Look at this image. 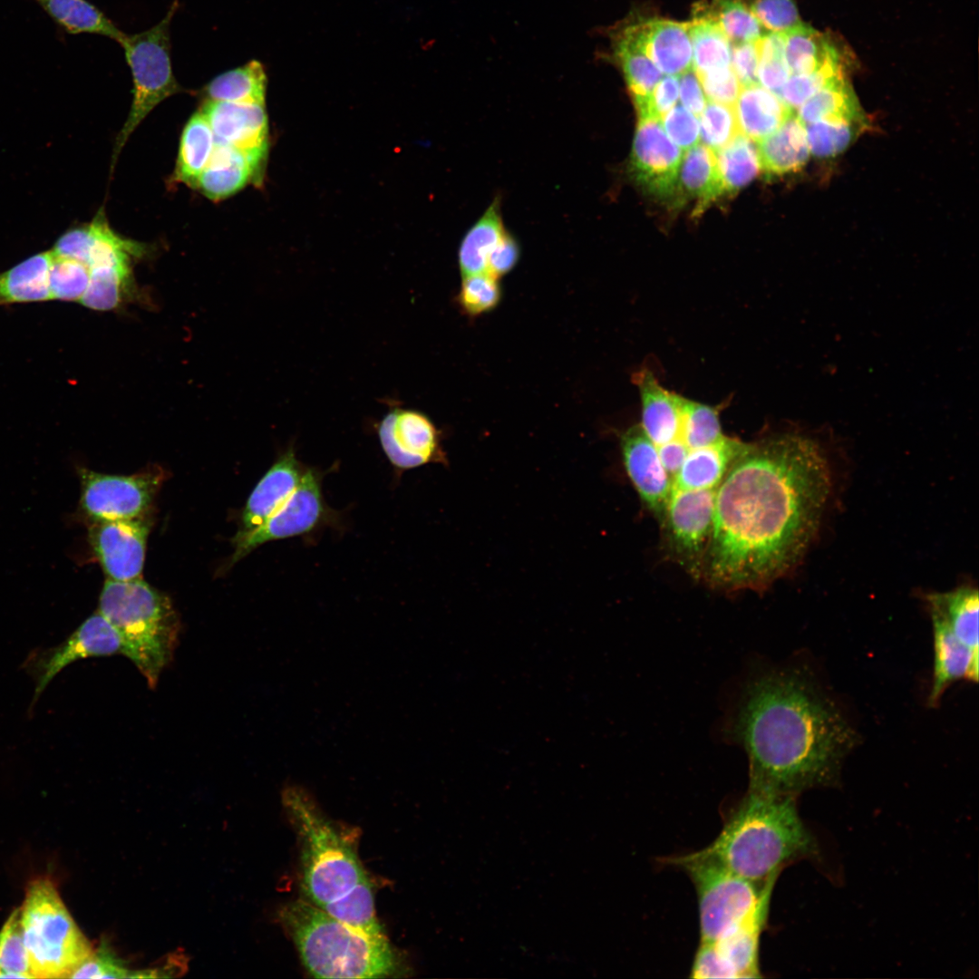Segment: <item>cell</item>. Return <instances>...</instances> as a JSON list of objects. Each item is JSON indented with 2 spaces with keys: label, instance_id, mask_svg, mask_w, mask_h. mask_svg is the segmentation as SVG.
<instances>
[{
  "label": "cell",
  "instance_id": "6da1fadb",
  "mask_svg": "<svg viewBox=\"0 0 979 979\" xmlns=\"http://www.w3.org/2000/svg\"><path fill=\"white\" fill-rule=\"evenodd\" d=\"M832 487L818 433L793 428L748 443L716 489L701 579L723 591H763L797 567Z\"/></svg>",
  "mask_w": 979,
  "mask_h": 979
},
{
  "label": "cell",
  "instance_id": "7a4b0ae2",
  "mask_svg": "<svg viewBox=\"0 0 979 979\" xmlns=\"http://www.w3.org/2000/svg\"><path fill=\"white\" fill-rule=\"evenodd\" d=\"M729 727L749 759V789L794 797L835 783L857 742L835 702L800 666L752 675Z\"/></svg>",
  "mask_w": 979,
  "mask_h": 979
},
{
  "label": "cell",
  "instance_id": "3957f363",
  "mask_svg": "<svg viewBox=\"0 0 979 979\" xmlns=\"http://www.w3.org/2000/svg\"><path fill=\"white\" fill-rule=\"evenodd\" d=\"M282 803L299 843L305 899L353 928L385 936L376 917L372 882L350 841L305 787L286 784Z\"/></svg>",
  "mask_w": 979,
  "mask_h": 979
},
{
  "label": "cell",
  "instance_id": "277c9868",
  "mask_svg": "<svg viewBox=\"0 0 979 979\" xmlns=\"http://www.w3.org/2000/svg\"><path fill=\"white\" fill-rule=\"evenodd\" d=\"M795 798L748 789L717 838L701 851L738 876L764 885L782 867L816 848Z\"/></svg>",
  "mask_w": 979,
  "mask_h": 979
},
{
  "label": "cell",
  "instance_id": "5b68a950",
  "mask_svg": "<svg viewBox=\"0 0 979 979\" xmlns=\"http://www.w3.org/2000/svg\"><path fill=\"white\" fill-rule=\"evenodd\" d=\"M278 920L313 977L384 978L401 971L399 956L386 935L353 928L305 899L284 905Z\"/></svg>",
  "mask_w": 979,
  "mask_h": 979
},
{
  "label": "cell",
  "instance_id": "8992f818",
  "mask_svg": "<svg viewBox=\"0 0 979 979\" xmlns=\"http://www.w3.org/2000/svg\"><path fill=\"white\" fill-rule=\"evenodd\" d=\"M98 609L118 633L121 654L154 688L172 660L179 633V619L170 598L141 578L107 579Z\"/></svg>",
  "mask_w": 979,
  "mask_h": 979
},
{
  "label": "cell",
  "instance_id": "52a82bcc",
  "mask_svg": "<svg viewBox=\"0 0 979 979\" xmlns=\"http://www.w3.org/2000/svg\"><path fill=\"white\" fill-rule=\"evenodd\" d=\"M21 921L34 978H69L92 952L48 878L29 884Z\"/></svg>",
  "mask_w": 979,
  "mask_h": 979
},
{
  "label": "cell",
  "instance_id": "ba28073f",
  "mask_svg": "<svg viewBox=\"0 0 979 979\" xmlns=\"http://www.w3.org/2000/svg\"><path fill=\"white\" fill-rule=\"evenodd\" d=\"M664 863L684 871L695 887L702 943L717 941L746 923L771 899L777 878L755 884L701 850L666 858Z\"/></svg>",
  "mask_w": 979,
  "mask_h": 979
},
{
  "label": "cell",
  "instance_id": "9c48e42d",
  "mask_svg": "<svg viewBox=\"0 0 979 979\" xmlns=\"http://www.w3.org/2000/svg\"><path fill=\"white\" fill-rule=\"evenodd\" d=\"M178 7V1H174L157 24L137 34H125L119 43L131 69L133 97L128 118L116 139L113 161L148 113L166 98L184 91L173 74L170 59V25Z\"/></svg>",
  "mask_w": 979,
  "mask_h": 979
},
{
  "label": "cell",
  "instance_id": "30bf717a",
  "mask_svg": "<svg viewBox=\"0 0 979 979\" xmlns=\"http://www.w3.org/2000/svg\"><path fill=\"white\" fill-rule=\"evenodd\" d=\"M716 489L672 490L659 522L667 557L697 580L712 534Z\"/></svg>",
  "mask_w": 979,
  "mask_h": 979
},
{
  "label": "cell",
  "instance_id": "8fae6325",
  "mask_svg": "<svg viewBox=\"0 0 979 979\" xmlns=\"http://www.w3.org/2000/svg\"><path fill=\"white\" fill-rule=\"evenodd\" d=\"M80 510L91 523L145 516L164 479L160 470L131 476L108 475L78 469Z\"/></svg>",
  "mask_w": 979,
  "mask_h": 979
},
{
  "label": "cell",
  "instance_id": "7c38bea8",
  "mask_svg": "<svg viewBox=\"0 0 979 979\" xmlns=\"http://www.w3.org/2000/svg\"><path fill=\"white\" fill-rule=\"evenodd\" d=\"M322 479L320 470L307 468L302 480L283 505L235 546L231 563L240 560L266 542L309 535L334 522L335 512L324 499Z\"/></svg>",
  "mask_w": 979,
  "mask_h": 979
},
{
  "label": "cell",
  "instance_id": "4fadbf2b",
  "mask_svg": "<svg viewBox=\"0 0 979 979\" xmlns=\"http://www.w3.org/2000/svg\"><path fill=\"white\" fill-rule=\"evenodd\" d=\"M121 654L120 636L99 612L86 618L63 643L49 648H35L22 664L34 682L30 711L50 682L70 664L89 657Z\"/></svg>",
  "mask_w": 979,
  "mask_h": 979
},
{
  "label": "cell",
  "instance_id": "5bb4252c",
  "mask_svg": "<svg viewBox=\"0 0 979 979\" xmlns=\"http://www.w3.org/2000/svg\"><path fill=\"white\" fill-rule=\"evenodd\" d=\"M682 151L665 133L661 119L639 116L631 160V175L645 193L661 200L678 196Z\"/></svg>",
  "mask_w": 979,
  "mask_h": 979
},
{
  "label": "cell",
  "instance_id": "9a60e30c",
  "mask_svg": "<svg viewBox=\"0 0 979 979\" xmlns=\"http://www.w3.org/2000/svg\"><path fill=\"white\" fill-rule=\"evenodd\" d=\"M381 447L399 471L428 463L445 464L441 432L424 413L393 406L377 424Z\"/></svg>",
  "mask_w": 979,
  "mask_h": 979
},
{
  "label": "cell",
  "instance_id": "2e32d148",
  "mask_svg": "<svg viewBox=\"0 0 979 979\" xmlns=\"http://www.w3.org/2000/svg\"><path fill=\"white\" fill-rule=\"evenodd\" d=\"M770 899L746 923L722 938L700 943L695 953L692 978H758L759 945L765 926Z\"/></svg>",
  "mask_w": 979,
  "mask_h": 979
},
{
  "label": "cell",
  "instance_id": "e0dca14e",
  "mask_svg": "<svg viewBox=\"0 0 979 979\" xmlns=\"http://www.w3.org/2000/svg\"><path fill=\"white\" fill-rule=\"evenodd\" d=\"M150 523L145 517L91 523L89 542L108 579L141 577Z\"/></svg>",
  "mask_w": 979,
  "mask_h": 979
},
{
  "label": "cell",
  "instance_id": "ac0fdd59",
  "mask_svg": "<svg viewBox=\"0 0 979 979\" xmlns=\"http://www.w3.org/2000/svg\"><path fill=\"white\" fill-rule=\"evenodd\" d=\"M200 111L217 142L245 152L260 169L267 152L268 123L265 104L206 101Z\"/></svg>",
  "mask_w": 979,
  "mask_h": 979
},
{
  "label": "cell",
  "instance_id": "d6986e66",
  "mask_svg": "<svg viewBox=\"0 0 979 979\" xmlns=\"http://www.w3.org/2000/svg\"><path fill=\"white\" fill-rule=\"evenodd\" d=\"M620 445L624 466L645 508L660 522L672 490V480L657 450L640 424L623 432Z\"/></svg>",
  "mask_w": 979,
  "mask_h": 979
},
{
  "label": "cell",
  "instance_id": "ffe728a7",
  "mask_svg": "<svg viewBox=\"0 0 979 979\" xmlns=\"http://www.w3.org/2000/svg\"><path fill=\"white\" fill-rule=\"evenodd\" d=\"M307 467L290 445L261 478L251 492L241 515L239 529L233 538L236 546L259 528L296 489Z\"/></svg>",
  "mask_w": 979,
  "mask_h": 979
},
{
  "label": "cell",
  "instance_id": "44dd1931",
  "mask_svg": "<svg viewBox=\"0 0 979 979\" xmlns=\"http://www.w3.org/2000/svg\"><path fill=\"white\" fill-rule=\"evenodd\" d=\"M630 26L646 55L662 73L678 76L693 67L688 23L652 18Z\"/></svg>",
  "mask_w": 979,
  "mask_h": 979
},
{
  "label": "cell",
  "instance_id": "7402d4cb",
  "mask_svg": "<svg viewBox=\"0 0 979 979\" xmlns=\"http://www.w3.org/2000/svg\"><path fill=\"white\" fill-rule=\"evenodd\" d=\"M934 637V672L928 703L935 706L949 685L960 679L978 680L979 656L964 645L945 621L930 611Z\"/></svg>",
  "mask_w": 979,
  "mask_h": 979
},
{
  "label": "cell",
  "instance_id": "603a6c76",
  "mask_svg": "<svg viewBox=\"0 0 979 979\" xmlns=\"http://www.w3.org/2000/svg\"><path fill=\"white\" fill-rule=\"evenodd\" d=\"M642 402L641 427L655 447L679 438L683 396L660 385L649 369L634 375Z\"/></svg>",
  "mask_w": 979,
  "mask_h": 979
},
{
  "label": "cell",
  "instance_id": "cb8c5ba5",
  "mask_svg": "<svg viewBox=\"0 0 979 979\" xmlns=\"http://www.w3.org/2000/svg\"><path fill=\"white\" fill-rule=\"evenodd\" d=\"M748 443L724 435L713 444L689 451L672 480V490L716 489Z\"/></svg>",
  "mask_w": 979,
  "mask_h": 979
},
{
  "label": "cell",
  "instance_id": "d4e9b609",
  "mask_svg": "<svg viewBox=\"0 0 979 979\" xmlns=\"http://www.w3.org/2000/svg\"><path fill=\"white\" fill-rule=\"evenodd\" d=\"M612 52L624 73L638 116L654 115L651 95L664 75L641 47L630 24L612 35Z\"/></svg>",
  "mask_w": 979,
  "mask_h": 979
},
{
  "label": "cell",
  "instance_id": "484cf974",
  "mask_svg": "<svg viewBox=\"0 0 979 979\" xmlns=\"http://www.w3.org/2000/svg\"><path fill=\"white\" fill-rule=\"evenodd\" d=\"M261 169L242 150L219 143L195 184L206 197L218 201L243 189L248 181L259 180Z\"/></svg>",
  "mask_w": 979,
  "mask_h": 979
},
{
  "label": "cell",
  "instance_id": "4316f807",
  "mask_svg": "<svg viewBox=\"0 0 979 979\" xmlns=\"http://www.w3.org/2000/svg\"><path fill=\"white\" fill-rule=\"evenodd\" d=\"M757 150L761 169L767 175L798 171L810 152L804 124L791 113L776 131L758 141Z\"/></svg>",
  "mask_w": 979,
  "mask_h": 979
},
{
  "label": "cell",
  "instance_id": "83f0119b",
  "mask_svg": "<svg viewBox=\"0 0 979 979\" xmlns=\"http://www.w3.org/2000/svg\"><path fill=\"white\" fill-rule=\"evenodd\" d=\"M740 133L759 141L793 113L780 97L759 83L742 86L733 105Z\"/></svg>",
  "mask_w": 979,
  "mask_h": 979
},
{
  "label": "cell",
  "instance_id": "f1b7e54d",
  "mask_svg": "<svg viewBox=\"0 0 979 979\" xmlns=\"http://www.w3.org/2000/svg\"><path fill=\"white\" fill-rule=\"evenodd\" d=\"M925 600L929 611L938 614L955 636L978 654L977 588L962 586L947 592L928 593L926 594Z\"/></svg>",
  "mask_w": 979,
  "mask_h": 979
},
{
  "label": "cell",
  "instance_id": "f546056e",
  "mask_svg": "<svg viewBox=\"0 0 979 979\" xmlns=\"http://www.w3.org/2000/svg\"><path fill=\"white\" fill-rule=\"evenodd\" d=\"M53 22L70 34H99L121 42L125 33L87 0H34Z\"/></svg>",
  "mask_w": 979,
  "mask_h": 979
},
{
  "label": "cell",
  "instance_id": "4dcf8cb0",
  "mask_svg": "<svg viewBox=\"0 0 979 979\" xmlns=\"http://www.w3.org/2000/svg\"><path fill=\"white\" fill-rule=\"evenodd\" d=\"M506 232L499 198L496 197L460 245L458 260L462 277L487 272L490 254Z\"/></svg>",
  "mask_w": 979,
  "mask_h": 979
},
{
  "label": "cell",
  "instance_id": "1f68e13d",
  "mask_svg": "<svg viewBox=\"0 0 979 979\" xmlns=\"http://www.w3.org/2000/svg\"><path fill=\"white\" fill-rule=\"evenodd\" d=\"M681 163L679 189L696 199V212L726 194L714 150L696 144L688 150Z\"/></svg>",
  "mask_w": 979,
  "mask_h": 979
},
{
  "label": "cell",
  "instance_id": "d6a6232c",
  "mask_svg": "<svg viewBox=\"0 0 979 979\" xmlns=\"http://www.w3.org/2000/svg\"><path fill=\"white\" fill-rule=\"evenodd\" d=\"M52 252L40 253L0 274V304L53 299L49 274Z\"/></svg>",
  "mask_w": 979,
  "mask_h": 979
},
{
  "label": "cell",
  "instance_id": "836d02e7",
  "mask_svg": "<svg viewBox=\"0 0 979 979\" xmlns=\"http://www.w3.org/2000/svg\"><path fill=\"white\" fill-rule=\"evenodd\" d=\"M797 109V116L803 124L832 121L863 122L858 102L843 73L814 93Z\"/></svg>",
  "mask_w": 979,
  "mask_h": 979
},
{
  "label": "cell",
  "instance_id": "e575fe53",
  "mask_svg": "<svg viewBox=\"0 0 979 979\" xmlns=\"http://www.w3.org/2000/svg\"><path fill=\"white\" fill-rule=\"evenodd\" d=\"M267 77L263 64L251 60L224 72L203 89L207 101L265 104Z\"/></svg>",
  "mask_w": 979,
  "mask_h": 979
},
{
  "label": "cell",
  "instance_id": "d590c367",
  "mask_svg": "<svg viewBox=\"0 0 979 979\" xmlns=\"http://www.w3.org/2000/svg\"><path fill=\"white\" fill-rule=\"evenodd\" d=\"M693 18L713 22L723 32L732 45L754 42L767 32L742 0H711L695 8Z\"/></svg>",
  "mask_w": 979,
  "mask_h": 979
},
{
  "label": "cell",
  "instance_id": "8d00e7d4",
  "mask_svg": "<svg viewBox=\"0 0 979 979\" xmlns=\"http://www.w3.org/2000/svg\"><path fill=\"white\" fill-rule=\"evenodd\" d=\"M216 145V140L206 117L199 111L187 122L180 139L176 177L179 181L195 186L207 166Z\"/></svg>",
  "mask_w": 979,
  "mask_h": 979
},
{
  "label": "cell",
  "instance_id": "74e56055",
  "mask_svg": "<svg viewBox=\"0 0 979 979\" xmlns=\"http://www.w3.org/2000/svg\"><path fill=\"white\" fill-rule=\"evenodd\" d=\"M781 34L790 75L812 73L838 58L825 37L802 23Z\"/></svg>",
  "mask_w": 979,
  "mask_h": 979
},
{
  "label": "cell",
  "instance_id": "f35d334b",
  "mask_svg": "<svg viewBox=\"0 0 979 979\" xmlns=\"http://www.w3.org/2000/svg\"><path fill=\"white\" fill-rule=\"evenodd\" d=\"M714 152L726 194L747 186L761 170L757 147L742 133Z\"/></svg>",
  "mask_w": 979,
  "mask_h": 979
},
{
  "label": "cell",
  "instance_id": "ab89813d",
  "mask_svg": "<svg viewBox=\"0 0 979 979\" xmlns=\"http://www.w3.org/2000/svg\"><path fill=\"white\" fill-rule=\"evenodd\" d=\"M693 49V68L704 73L731 65L732 44L712 21L693 18L688 23Z\"/></svg>",
  "mask_w": 979,
  "mask_h": 979
},
{
  "label": "cell",
  "instance_id": "60d3db41",
  "mask_svg": "<svg viewBox=\"0 0 979 979\" xmlns=\"http://www.w3.org/2000/svg\"><path fill=\"white\" fill-rule=\"evenodd\" d=\"M131 292V268L98 267L90 269L89 285L80 302L92 310L110 311L122 304Z\"/></svg>",
  "mask_w": 979,
  "mask_h": 979
},
{
  "label": "cell",
  "instance_id": "b9f144b4",
  "mask_svg": "<svg viewBox=\"0 0 979 979\" xmlns=\"http://www.w3.org/2000/svg\"><path fill=\"white\" fill-rule=\"evenodd\" d=\"M719 407L710 406L683 397L682 423L679 434L689 451L709 446L720 441L722 432Z\"/></svg>",
  "mask_w": 979,
  "mask_h": 979
},
{
  "label": "cell",
  "instance_id": "7bdbcfd3",
  "mask_svg": "<svg viewBox=\"0 0 979 979\" xmlns=\"http://www.w3.org/2000/svg\"><path fill=\"white\" fill-rule=\"evenodd\" d=\"M0 978H34L24 942L21 908L15 909L0 929Z\"/></svg>",
  "mask_w": 979,
  "mask_h": 979
},
{
  "label": "cell",
  "instance_id": "ee69618b",
  "mask_svg": "<svg viewBox=\"0 0 979 979\" xmlns=\"http://www.w3.org/2000/svg\"><path fill=\"white\" fill-rule=\"evenodd\" d=\"M757 46L758 82L778 96L790 76L784 59L782 34L767 33L757 40Z\"/></svg>",
  "mask_w": 979,
  "mask_h": 979
},
{
  "label": "cell",
  "instance_id": "f6af8a7d",
  "mask_svg": "<svg viewBox=\"0 0 979 979\" xmlns=\"http://www.w3.org/2000/svg\"><path fill=\"white\" fill-rule=\"evenodd\" d=\"M89 281L90 270L86 265L52 254L49 283L53 299L80 302Z\"/></svg>",
  "mask_w": 979,
  "mask_h": 979
},
{
  "label": "cell",
  "instance_id": "bcb514c9",
  "mask_svg": "<svg viewBox=\"0 0 979 979\" xmlns=\"http://www.w3.org/2000/svg\"><path fill=\"white\" fill-rule=\"evenodd\" d=\"M856 124L844 121L804 124L809 151L820 158L842 152L855 137Z\"/></svg>",
  "mask_w": 979,
  "mask_h": 979
},
{
  "label": "cell",
  "instance_id": "7dc6e473",
  "mask_svg": "<svg viewBox=\"0 0 979 979\" xmlns=\"http://www.w3.org/2000/svg\"><path fill=\"white\" fill-rule=\"evenodd\" d=\"M462 278L457 301L465 314L476 316L495 308L501 296L498 278L487 272Z\"/></svg>",
  "mask_w": 979,
  "mask_h": 979
},
{
  "label": "cell",
  "instance_id": "c3c4849f",
  "mask_svg": "<svg viewBox=\"0 0 979 979\" xmlns=\"http://www.w3.org/2000/svg\"><path fill=\"white\" fill-rule=\"evenodd\" d=\"M700 135L716 151L740 133L733 106L709 102L701 113Z\"/></svg>",
  "mask_w": 979,
  "mask_h": 979
},
{
  "label": "cell",
  "instance_id": "681fc988",
  "mask_svg": "<svg viewBox=\"0 0 979 979\" xmlns=\"http://www.w3.org/2000/svg\"><path fill=\"white\" fill-rule=\"evenodd\" d=\"M841 73L838 58L833 59L812 73L791 74L778 96L790 108H798Z\"/></svg>",
  "mask_w": 979,
  "mask_h": 979
},
{
  "label": "cell",
  "instance_id": "f907efd6",
  "mask_svg": "<svg viewBox=\"0 0 979 979\" xmlns=\"http://www.w3.org/2000/svg\"><path fill=\"white\" fill-rule=\"evenodd\" d=\"M748 5L769 33H784L801 24L794 0H751Z\"/></svg>",
  "mask_w": 979,
  "mask_h": 979
},
{
  "label": "cell",
  "instance_id": "816d5d0a",
  "mask_svg": "<svg viewBox=\"0 0 979 979\" xmlns=\"http://www.w3.org/2000/svg\"><path fill=\"white\" fill-rule=\"evenodd\" d=\"M134 973L127 969L103 943L73 970L69 978H134Z\"/></svg>",
  "mask_w": 979,
  "mask_h": 979
},
{
  "label": "cell",
  "instance_id": "f5cc1de1",
  "mask_svg": "<svg viewBox=\"0 0 979 979\" xmlns=\"http://www.w3.org/2000/svg\"><path fill=\"white\" fill-rule=\"evenodd\" d=\"M667 136L676 145L688 150L700 139V123L697 116L682 105H674L661 117Z\"/></svg>",
  "mask_w": 979,
  "mask_h": 979
},
{
  "label": "cell",
  "instance_id": "db71d44e",
  "mask_svg": "<svg viewBox=\"0 0 979 979\" xmlns=\"http://www.w3.org/2000/svg\"><path fill=\"white\" fill-rule=\"evenodd\" d=\"M696 73L709 101L731 106L734 105L742 86L731 65Z\"/></svg>",
  "mask_w": 979,
  "mask_h": 979
},
{
  "label": "cell",
  "instance_id": "11a10c76",
  "mask_svg": "<svg viewBox=\"0 0 979 979\" xmlns=\"http://www.w3.org/2000/svg\"><path fill=\"white\" fill-rule=\"evenodd\" d=\"M92 242L93 229L91 223L63 235L51 252L54 256L72 258L87 266Z\"/></svg>",
  "mask_w": 979,
  "mask_h": 979
},
{
  "label": "cell",
  "instance_id": "9f6ffc18",
  "mask_svg": "<svg viewBox=\"0 0 979 979\" xmlns=\"http://www.w3.org/2000/svg\"><path fill=\"white\" fill-rule=\"evenodd\" d=\"M731 67L742 86L759 83L757 41L732 45Z\"/></svg>",
  "mask_w": 979,
  "mask_h": 979
},
{
  "label": "cell",
  "instance_id": "6f0895ef",
  "mask_svg": "<svg viewBox=\"0 0 979 979\" xmlns=\"http://www.w3.org/2000/svg\"><path fill=\"white\" fill-rule=\"evenodd\" d=\"M519 254L518 241L506 232L490 254L487 273L499 279L514 268L519 261Z\"/></svg>",
  "mask_w": 979,
  "mask_h": 979
},
{
  "label": "cell",
  "instance_id": "680465c9",
  "mask_svg": "<svg viewBox=\"0 0 979 979\" xmlns=\"http://www.w3.org/2000/svg\"><path fill=\"white\" fill-rule=\"evenodd\" d=\"M679 94L683 106L700 116L707 102L699 77L692 67L678 75Z\"/></svg>",
  "mask_w": 979,
  "mask_h": 979
},
{
  "label": "cell",
  "instance_id": "91938a15",
  "mask_svg": "<svg viewBox=\"0 0 979 979\" xmlns=\"http://www.w3.org/2000/svg\"><path fill=\"white\" fill-rule=\"evenodd\" d=\"M678 97V76H663L651 95L650 103L653 113L661 119L664 114L676 104Z\"/></svg>",
  "mask_w": 979,
  "mask_h": 979
},
{
  "label": "cell",
  "instance_id": "94428289",
  "mask_svg": "<svg viewBox=\"0 0 979 979\" xmlns=\"http://www.w3.org/2000/svg\"><path fill=\"white\" fill-rule=\"evenodd\" d=\"M655 448L663 466L673 480L689 452L688 448L679 439Z\"/></svg>",
  "mask_w": 979,
  "mask_h": 979
}]
</instances>
